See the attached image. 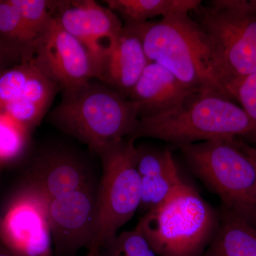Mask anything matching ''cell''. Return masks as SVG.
<instances>
[{"label":"cell","mask_w":256,"mask_h":256,"mask_svg":"<svg viewBox=\"0 0 256 256\" xmlns=\"http://www.w3.org/2000/svg\"><path fill=\"white\" fill-rule=\"evenodd\" d=\"M188 14L136 23L146 56L170 70L186 87L220 92L230 98L226 89L228 78L214 42Z\"/></svg>","instance_id":"cell-1"},{"label":"cell","mask_w":256,"mask_h":256,"mask_svg":"<svg viewBox=\"0 0 256 256\" xmlns=\"http://www.w3.org/2000/svg\"><path fill=\"white\" fill-rule=\"evenodd\" d=\"M140 104L98 80L63 92L50 114L52 124L86 144L92 152L130 138L139 124Z\"/></svg>","instance_id":"cell-2"},{"label":"cell","mask_w":256,"mask_h":256,"mask_svg":"<svg viewBox=\"0 0 256 256\" xmlns=\"http://www.w3.org/2000/svg\"><path fill=\"white\" fill-rule=\"evenodd\" d=\"M246 136L256 137V124L244 109L223 94L202 90L172 110L140 118L130 139L156 138L178 146Z\"/></svg>","instance_id":"cell-3"},{"label":"cell","mask_w":256,"mask_h":256,"mask_svg":"<svg viewBox=\"0 0 256 256\" xmlns=\"http://www.w3.org/2000/svg\"><path fill=\"white\" fill-rule=\"evenodd\" d=\"M220 214L188 184L142 216L136 228L158 256H202L216 232Z\"/></svg>","instance_id":"cell-4"},{"label":"cell","mask_w":256,"mask_h":256,"mask_svg":"<svg viewBox=\"0 0 256 256\" xmlns=\"http://www.w3.org/2000/svg\"><path fill=\"white\" fill-rule=\"evenodd\" d=\"M176 146L222 206L256 227V165L238 148L236 138Z\"/></svg>","instance_id":"cell-5"},{"label":"cell","mask_w":256,"mask_h":256,"mask_svg":"<svg viewBox=\"0 0 256 256\" xmlns=\"http://www.w3.org/2000/svg\"><path fill=\"white\" fill-rule=\"evenodd\" d=\"M134 142L126 138L96 153L102 164L96 202L98 248L109 245L139 210L141 186L136 170Z\"/></svg>","instance_id":"cell-6"},{"label":"cell","mask_w":256,"mask_h":256,"mask_svg":"<svg viewBox=\"0 0 256 256\" xmlns=\"http://www.w3.org/2000/svg\"><path fill=\"white\" fill-rule=\"evenodd\" d=\"M208 4H201L192 11L194 20L214 42L228 84L256 74L254 0H214Z\"/></svg>","instance_id":"cell-7"},{"label":"cell","mask_w":256,"mask_h":256,"mask_svg":"<svg viewBox=\"0 0 256 256\" xmlns=\"http://www.w3.org/2000/svg\"><path fill=\"white\" fill-rule=\"evenodd\" d=\"M48 200L24 184L0 222V244L16 256H54Z\"/></svg>","instance_id":"cell-8"},{"label":"cell","mask_w":256,"mask_h":256,"mask_svg":"<svg viewBox=\"0 0 256 256\" xmlns=\"http://www.w3.org/2000/svg\"><path fill=\"white\" fill-rule=\"evenodd\" d=\"M60 92L32 60L0 73V116L32 132Z\"/></svg>","instance_id":"cell-9"},{"label":"cell","mask_w":256,"mask_h":256,"mask_svg":"<svg viewBox=\"0 0 256 256\" xmlns=\"http://www.w3.org/2000/svg\"><path fill=\"white\" fill-rule=\"evenodd\" d=\"M97 190L96 185L48 200L55 256H76L82 249L96 248Z\"/></svg>","instance_id":"cell-10"},{"label":"cell","mask_w":256,"mask_h":256,"mask_svg":"<svg viewBox=\"0 0 256 256\" xmlns=\"http://www.w3.org/2000/svg\"><path fill=\"white\" fill-rule=\"evenodd\" d=\"M32 62L63 92L95 79L92 55L55 18L38 38Z\"/></svg>","instance_id":"cell-11"},{"label":"cell","mask_w":256,"mask_h":256,"mask_svg":"<svg viewBox=\"0 0 256 256\" xmlns=\"http://www.w3.org/2000/svg\"><path fill=\"white\" fill-rule=\"evenodd\" d=\"M98 184L85 158L70 150L54 148L34 156L24 184L52 200Z\"/></svg>","instance_id":"cell-12"},{"label":"cell","mask_w":256,"mask_h":256,"mask_svg":"<svg viewBox=\"0 0 256 256\" xmlns=\"http://www.w3.org/2000/svg\"><path fill=\"white\" fill-rule=\"evenodd\" d=\"M54 18L87 48L95 65L124 28L114 12L94 0H56Z\"/></svg>","instance_id":"cell-13"},{"label":"cell","mask_w":256,"mask_h":256,"mask_svg":"<svg viewBox=\"0 0 256 256\" xmlns=\"http://www.w3.org/2000/svg\"><path fill=\"white\" fill-rule=\"evenodd\" d=\"M150 62L138 24H126L112 48L96 62L95 79L130 98L133 88Z\"/></svg>","instance_id":"cell-14"},{"label":"cell","mask_w":256,"mask_h":256,"mask_svg":"<svg viewBox=\"0 0 256 256\" xmlns=\"http://www.w3.org/2000/svg\"><path fill=\"white\" fill-rule=\"evenodd\" d=\"M136 166L141 186L140 213L144 216L174 195L188 183L182 178L169 148L136 146Z\"/></svg>","instance_id":"cell-15"},{"label":"cell","mask_w":256,"mask_h":256,"mask_svg":"<svg viewBox=\"0 0 256 256\" xmlns=\"http://www.w3.org/2000/svg\"><path fill=\"white\" fill-rule=\"evenodd\" d=\"M198 90H193L161 64L151 62L133 88L130 99L140 104V118L168 112Z\"/></svg>","instance_id":"cell-16"},{"label":"cell","mask_w":256,"mask_h":256,"mask_svg":"<svg viewBox=\"0 0 256 256\" xmlns=\"http://www.w3.org/2000/svg\"><path fill=\"white\" fill-rule=\"evenodd\" d=\"M216 232L202 256H256V227L220 206Z\"/></svg>","instance_id":"cell-17"},{"label":"cell","mask_w":256,"mask_h":256,"mask_svg":"<svg viewBox=\"0 0 256 256\" xmlns=\"http://www.w3.org/2000/svg\"><path fill=\"white\" fill-rule=\"evenodd\" d=\"M38 38L9 0H0V46L18 64L33 60Z\"/></svg>","instance_id":"cell-18"},{"label":"cell","mask_w":256,"mask_h":256,"mask_svg":"<svg viewBox=\"0 0 256 256\" xmlns=\"http://www.w3.org/2000/svg\"><path fill=\"white\" fill-rule=\"evenodd\" d=\"M109 9L126 24L143 23L156 16L162 18L194 11L202 4L198 0H107Z\"/></svg>","instance_id":"cell-19"},{"label":"cell","mask_w":256,"mask_h":256,"mask_svg":"<svg viewBox=\"0 0 256 256\" xmlns=\"http://www.w3.org/2000/svg\"><path fill=\"white\" fill-rule=\"evenodd\" d=\"M32 33L40 38L54 18L56 1L9 0Z\"/></svg>","instance_id":"cell-20"},{"label":"cell","mask_w":256,"mask_h":256,"mask_svg":"<svg viewBox=\"0 0 256 256\" xmlns=\"http://www.w3.org/2000/svg\"><path fill=\"white\" fill-rule=\"evenodd\" d=\"M30 134L12 120L0 116V166L12 162L24 154Z\"/></svg>","instance_id":"cell-21"},{"label":"cell","mask_w":256,"mask_h":256,"mask_svg":"<svg viewBox=\"0 0 256 256\" xmlns=\"http://www.w3.org/2000/svg\"><path fill=\"white\" fill-rule=\"evenodd\" d=\"M100 256H158L137 228L116 236L107 246L99 249Z\"/></svg>","instance_id":"cell-22"},{"label":"cell","mask_w":256,"mask_h":256,"mask_svg":"<svg viewBox=\"0 0 256 256\" xmlns=\"http://www.w3.org/2000/svg\"><path fill=\"white\" fill-rule=\"evenodd\" d=\"M226 89L256 124V74L230 80Z\"/></svg>","instance_id":"cell-23"},{"label":"cell","mask_w":256,"mask_h":256,"mask_svg":"<svg viewBox=\"0 0 256 256\" xmlns=\"http://www.w3.org/2000/svg\"><path fill=\"white\" fill-rule=\"evenodd\" d=\"M18 64H18L2 47L0 46V73L4 72L6 68Z\"/></svg>","instance_id":"cell-24"},{"label":"cell","mask_w":256,"mask_h":256,"mask_svg":"<svg viewBox=\"0 0 256 256\" xmlns=\"http://www.w3.org/2000/svg\"><path fill=\"white\" fill-rule=\"evenodd\" d=\"M236 142L237 144H238V148H240V149L242 150L245 153V154H246V156H248V158H250V159L252 160L256 165V148H254V146H249V144L242 142V140H237V138Z\"/></svg>","instance_id":"cell-25"},{"label":"cell","mask_w":256,"mask_h":256,"mask_svg":"<svg viewBox=\"0 0 256 256\" xmlns=\"http://www.w3.org/2000/svg\"><path fill=\"white\" fill-rule=\"evenodd\" d=\"M0 256H14V254L10 252L9 250H6V248H4L0 244Z\"/></svg>","instance_id":"cell-26"},{"label":"cell","mask_w":256,"mask_h":256,"mask_svg":"<svg viewBox=\"0 0 256 256\" xmlns=\"http://www.w3.org/2000/svg\"><path fill=\"white\" fill-rule=\"evenodd\" d=\"M86 256H99V248H92L88 250L87 255Z\"/></svg>","instance_id":"cell-27"},{"label":"cell","mask_w":256,"mask_h":256,"mask_svg":"<svg viewBox=\"0 0 256 256\" xmlns=\"http://www.w3.org/2000/svg\"><path fill=\"white\" fill-rule=\"evenodd\" d=\"M1 220H2V214H1V212H0V222H1Z\"/></svg>","instance_id":"cell-28"},{"label":"cell","mask_w":256,"mask_h":256,"mask_svg":"<svg viewBox=\"0 0 256 256\" xmlns=\"http://www.w3.org/2000/svg\"><path fill=\"white\" fill-rule=\"evenodd\" d=\"M256 6V0H255Z\"/></svg>","instance_id":"cell-29"},{"label":"cell","mask_w":256,"mask_h":256,"mask_svg":"<svg viewBox=\"0 0 256 256\" xmlns=\"http://www.w3.org/2000/svg\"></svg>","instance_id":"cell-30"}]
</instances>
